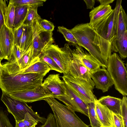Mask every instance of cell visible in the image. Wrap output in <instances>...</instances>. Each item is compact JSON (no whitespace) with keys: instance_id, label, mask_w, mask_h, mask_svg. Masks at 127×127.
Returning <instances> with one entry per match:
<instances>
[{"instance_id":"6da1fadb","label":"cell","mask_w":127,"mask_h":127,"mask_svg":"<svg viewBox=\"0 0 127 127\" xmlns=\"http://www.w3.org/2000/svg\"><path fill=\"white\" fill-rule=\"evenodd\" d=\"M70 30L81 46L89 52L101 66L107 68V61L112 53L118 52L116 45L98 34L89 23L78 24Z\"/></svg>"},{"instance_id":"7a4b0ae2","label":"cell","mask_w":127,"mask_h":127,"mask_svg":"<svg viewBox=\"0 0 127 127\" xmlns=\"http://www.w3.org/2000/svg\"><path fill=\"white\" fill-rule=\"evenodd\" d=\"M0 88L6 94L35 88L42 85L44 76L35 73L20 74L8 62L1 64Z\"/></svg>"},{"instance_id":"3957f363","label":"cell","mask_w":127,"mask_h":127,"mask_svg":"<svg viewBox=\"0 0 127 127\" xmlns=\"http://www.w3.org/2000/svg\"><path fill=\"white\" fill-rule=\"evenodd\" d=\"M51 107L54 115L57 127H89L74 112L61 104L53 97L43 100Z\"/></svg>"},{"instance_id":"277c9868","label":"cell","mask_w":127,"mask_h":127,"mask_svg":"<svg viewBox=\"0 0 127 127\" xmlns=\"http://www.w3.org/2000/svg\"><path fill=\"white\" fill-rule=\"evenodd\" d=\"M107 68L116 89L123 96H127V68L123 61L117 54L113 53L108 59Z\"/></svg>"},{"instance_id":"5b68a950","label":"cell","mask_w":127,"mask_h":127,"mask_svg":"<svg viewBox=\"0 0 127 127\" xmlns=\"http://www.w3.org/2000/svg\"><path fill=\"white\" fill-rule=\"evenodd\" d=\"M1 100L6 106L8 111L13 116L15 121L23 120L27 113L43 124L46 121L45 118L34 112L26 102L13 98L8 94L2 92Z\"/></svg>"},{"instance_id":"8992f818","label":"cell","mask_w":127,"mask_h":127,"mask_svg":"<svg viewBox=\"0 0 127 127\" xmlns=\"http://www.w3.org/2000/svg\"><path fill=\"white\" fill-rule=\"evenodd\" d=\"M121 3V0H117L115 8L112 12L97 24L92 27L100 35L116 45L117 18Z\"/></svg>"},{"instance_id":"52a82bcc","label":"cell","mask_w":127,"mask_h":127,"mask_svg":"<svg viewBox=\"0 0 127 127\" xmlns=\"http://www.w3.org/2000/svg\"><path fill=\"white\" fill-rule=\"evenodd\" d=\"M63 81L72 88L87 104L97 99L93 92L94 87L82 79L73 76L68 73H63Z\"/></svg>"},{"instance_id":"ba28073f","label":"cell","mask_w":127,"mask_h":127,"mask_svg":"<svg viewBox=\"0 0 127 127\" xmlns=\"http://www.w3.org/2000/svg\"><path fill=\"white\" fill-rule=\"evenodd\" d=\"M55 62L63 71L67 73L72 60V51L67 44L63 48H60L58 45L52 44L43 50Z\"/></svg>"},{"instance_id":"9c48e42d","label":"cell","mask_w":127,"mask_h":127,"mask_svg":"<svg viewBox=\"0 0 127 127\" xmlns=\"http://www.w3.org/2000/svg\"><path fill=\"white\" fill-rule=\"evenodd\" d=\"M38 21H34L32 24V46L35 58L37 57L42 51L54 42L52 32L46 31L42 28L39 24Z\"/></svg>"},{"instance_id":"30bf717a","label":"cell","mask_w":127,"mask_h":127,"mask_svg":"<svg viewBox=\"0 0 127 127\" xmlns=\"http://www.w3.org/2000/svg\"><path fill=\"white\" fill-rule=\"evenodd\" d=\"M64 84L66 91L65 95L55 98L63 102L72 111L80 113L89 117L87 104L74 90L65 82Z\"/></svg>"},{"instance_id":"8fae6325","label":"cell","mask_w":127,"mask_h":127,"mask_svg":"<svg viewBox=\"0 0 127 127\" xmlns=\"http://www.w3.org/2000/svg\"><path fill=\"white\" fill-rule=\"evenodd\" d=\"M12 97L26 102H32L53 97L52 94L42 85L35 88L8 94Z\"/></svg>"},{"instance_id":"7c38bea8","label":"cell","mask_w":127,"mask_h":127,"mask_svg":"<svg viewBox=\"0 0 127 127\" xmlns=\"http://www.w3.org/2000/svg\"><path fill=\"white\" fill-rule=\"evenodd\" d=\"M90 75L95 88L101 90L103 93L107 91L114 84L109 72L105 68L102 67L90 72Z\"/></svg>"},{"instance_id":"4fadbf2b","label":"cell","mask_w":127,"mask_h":127,"mask_svg":"<svg viewBox=\"0 0 127 127\" xmlns=\"http://www.w3.org/2000/svg\"><path fill=\"white\" fill-rule=\"evenodd\" d=\"M42 86L50 92L54 98L65 95L64 82L60 79L59 74L49 75L42 82Z\"/></svg>"},{"instance_id":"5bb4252c","label":"cell","mask_w":127,"mask_h":127,"mask_svg":"<svg viewBox=\"0 0 127 127\" xmlns=\"http://www.w3.org/2000/svg\"><path fill=\"white\" fill-rule=\"evenodd\" d=\"M0 45L4 56V59L10 60L13 47V30L4 25L0 30Z\"/></svg>"},{"instance_id":"9a60e30c","label":"cell","mask_w":127,"mask_h":127,"mask_svg":"<svg viewBox=\"0 0 127 127\" xmlns=\"http://www.w3.org/2000/svg\"><path fill=\"white\" fill-rule=\"evenodd\" d=\"M72 59L68 73L73 77L85 80L95 87V84L90 77L89 70L77 57L72 54Z\"/></svg>"},{"instance_id":"2e32d148","label":"cell","mask_w":127,"mask_h":127,"mask_svg":"<svg viewBox=\"0 0 127 127\" xmlns=\"http://www.w3.org/2000/svg\"><path fill=\"white\" fill-rule=\"evenodd\" d=\"M76 48L72 51V54L77 57L90 73L100 68L101 66L95 58L89 53L84 51L82 47L75 45Z\"/></svg>"},{"instance_id":"e0dca14e","label":"cell","mask_w":127,"mask_h":127,"mask_svg":"<svg viewBox=\"0 0 127 127\" xmlns=\"http://www.w3.org/2000/svg\"><path fill=\"white\" fill-rule=\"evenodd\" d=\"M10 65L14 68L19 74L35 73L45 76L51 69L45 62L39 60L32 64L27 68L20 70L15 64L8 62Z\"/></svg>"},{"instance_id":"ac0fdd59","label":"cell","mask_w":127,"mask_h":127,"mask_svg":"<svg viewBox=\"0 0 127 127\" xmlns=\"http://www.w3.org/2000/svg\"><path fill=\"white\" fill-rule=\"evenodd\" d=\"M113 9L110 5H99L94 8L89 13L90 25L92 27L95 26L107 17Z\"/></svg>"},{"instance_id":"d6986e66","label":"cell","mask_w":127,"mask_h":127,"mask_svg":"<svg viewBox=\"0 0 127 127\" xmlns=\"http://www.w3.org/2000/svg\"><path fill=\"white\" fill-rule=\"evenodd\" d=\"M95 108L101 127H115L112 112L106 106L99 103L96 99L95 102Z\"/></svg>"},{"instance_id":"ffe728a7","label":"cell","mask_w":127,"mask_h":127,"mask_svg":"<svg viewBox=\"0 0 127 127\" xmlns=\"http://www.w3.org/2000/svg\"><path fill=\"white\" fill-rule=\"evenodd\" d=\"M97 100L100 104L106 106L113 113L121 115L122 99L107 95L103 96Z\"/></svg>"},{"instance_id":"44dd1931","label":"cell","mask_w":127,"mask_h":127,"mask_svg":"<svg viewBox=\"0 0 127 127\" xmlns=\"http://www.w3.org/2000/svg\"><path fill=\"white\" fill-rule=\"evenodd\" d=\"M33 40L32 24L31 26H24L19 46L20 48L23 52H26L32 45Z\"/></svg>"},{"instance_id":"7402d4cb","label":"cell","mask_w":127,"mask_h":127,"mask_svg":"<svg viewBox=\"0 0 127 127\" xmlns=\"http://www.w3.org/2000/svg\"><path fill=\"white\" fill-rule=\"evenodd\" d=\"M39 60L38 56L35 58L34 56L32 45L18 60L12 63L16 64L20 70H22Z\"/></svg>"},{"instance_id":"603a6c76","label":"cell","mask_w":127,"mask_h":127,"mask_svg":"<svg viewBox=\"0 0 127 127\" xmlns=\"http://www.w3.org/2000/svg\"><path fill=\"white\" fill-rule=\"evenodd\" d=\"M127 16L122 5H121L118 14L116 39L119 38L126 31H127Z\"/></svg>"},{"instance_id":"cb8c5ba5","label":"cell","mask_w":127,"mask_h":127,"mask_svg":"<svg viewBox=\"0 0 127 127\" xmlns=\"http://www.w3.org/2000/svg\"><path fill=\"white\" fill-rule=\"evenodd\" d=\"M13 28L16 29L23 24L28 11L29 7L27 5L15 6Z\"/></svg>"},{"instance_id":"d4e9b609","label":"cell","mask_w":127,"mask_h":127,"mask_svg":"<svg viewBox=\"0 0 127 127\" xmlns=\"http://www.w3.org/2000/svg\"><path fill=\"white\" fill-rule=\"evenodd\" d=\"M116 47L121 59L127 57V31L118 39H116Z\"/></svg>"},{"instance_id":"484cf974","label":"cell","mask_w":127,"mask_h":127,"mask_svg":"<svg viewBox=\"0 0 127 127\" xmlns=\"http://www.w3.org/2000/svg\"><path fill=\"white\" fill-rule=\"evenodd\" d=\"M15 6L13 3L9 2L5 11V25L9 28L12 29L13 28Z\"/></svg>"},{"instance_id":"4316f807","label":"cell","mask_w":127,"mask_h":127,"mask_svg":"<svg viewBox=\"0 0 127 127\" xmlns=\"http://www.w3.org/2000/svg\"><path fill=\"white\" fill-rule=\"evenodd\" d=\"M90 125L92 127H101L100 123L96 112L95 102H92L87 104Z\"/></svg>"},{"instance_id":"83f0119b","label":"cell","mask_w":127,"mask_h":127,"mask_svg":"<svg viewBox=\"0 0 127 127\" xmlns=\"http://www.w3.org/2000/svg\"><path fill=\"white\" fill-rule=\"evenodd\" d=\"M37 8L29 7L26 16L23 23V25L31 26L32 25L34 21H39L42 19L37 13Z\"/></svg>"},{"instance_id":"f1b7e54d","label":"cell","mask_w":127,"mask_h":127,"mask_svg":"<svg viewBox=\"0 0 127 127\" xmlns=\"http://www.w3.org/2000/svg\"><path fill=\"white\" fill-rule=\"evenodd\" d=\"M38 56L39 60L46 63L50 67L51 70H53L61 73H63L54 60L44 51H42Z\"/></svg>"},{"instance_id":"f546056e","label":"cell","mask_w":127,"mask_h":127,"mask_svg":"<svg viewBox=\"0 0 127 127\" xmlns=\"http://www.w3.org/2000/svg\"><path fill=\"white\" fill-rule=\"evenodd\" d=\"M46 0H10L15 6L27 5L31 8H37L42 6Z\"/></svg>"},{"instance_id":"4dcf8cb0","label":"cell","mask_w":127,"mask_h":127,"mask_svg":"<svg viewBox=\"0 0 127 127\" xmlns=\"http://www.w3.org/2000/svg\"><path fill=\"white\" fill-rule=\"evenodd\" d=\"M58 31L63 34L66 40L69 42L71 45L75 46L78 45L81 46V45L71 32L70 30L62 26L58 27Z\"/></svg>"},{"instance_id":"1f68e13d","label":"cell","mask_w":127,"mask_h":127,"mask_svg":"<svg viewBox=\"0 0 127 127\" xmlns=\"http://www.w3.org/2000/svg\"><path fill=\"white\" fill-rule=\"evenodd\" d=\"M26 52L21 50L18 46L14 45L12 50L10 60L8 62L13 63L17 61Z\"/></svg>"},{"instance_id":"d6a6232c","label":"cell","mask_w":127,"mask_h":127,"mask_svg":"<svg viewBox=\"0 0 127 127\" xmlns=\"http://www.w3.org/2000/svg\"><path fill=\"white\" fill-rule=\"evenodd\" d=\"M7 112L0 109V127H13L8 117Z\"/></svg>"},{"instance_id":"836d02e7","label":"cell","mask_w":127,"mask_h":127,"mask_svg":"<svg viewBox=\"0 0 127 127\" xmlns=\"http://www.w3.org/2000/svg\"><path fill=\"white\" fill-rule=\"evenodd\" d=\"M122 100L121 115L124 121V127H127V98L126 96H124Z\"/></svg>"},{"instance_id":"e575fe53","label":"cell","mask_w":127,"mask_h":127,"mask_svg":"<svg viewBox=\"0 0 127 127\" xmlns=\"http://www.w3.org/2000/svg\"><path fill=\"white\" fill-rule=\"evenodd\" d=\"M24 27V26L22 25L17 29H12L14 45H16L19 46L20 41L23 34Z\"/></svg>"},{"instance_id":"d590c367","label":"cell","mask_w":127,"mask_h":127,"mask_svg":"<svg viewBox=\"0 0 127 127\" xmlns=\"http://www.w3.org/2000/svg\"><path fill=\"white\" fill-rule=\"evenodd\" d=\"M7 6L6 0H0V30L5 24V15Z\"/></svg>"},{"instance_id":"8d00e7d4","label":"cell","mask_w":127,"mask_h":127,"mask_svg":"<svg viewBox=\"0 0 127 127\" xmlns=\"http://www.w3.org/2000/svg\"><path fill=\"white\" fill-rule=\"evenodd\" d=\"M23 121L28 127H34L37 125L38 122L28 113H26Z\"/></svg>"},{"instance_id":"74e56055","label":"cell","mask_w":127,"mask_h":127,"mask_svg":"<svg viewBox=\"0 0 127 127\" xmlns=\"http://www.w3.org/2000/svg\"><path fill=\"white\" fill-rule=\"evenodd\" d=\"M41 27L46 31L52 32L55 26L52 23L46 19H42L38 21Z\"/></svg>"},{"instance_id":"f35d334b","label":"cell","mask_w":127,"mask_h":127,"mask_svg":"<svg viewBox=\"0 0 127 127\" xmlns=\"http://www.w3.org/2000/svg\"><path fill=\"white\" fill-rule=\"evenodd\" d=\"M40 127H57L54 114L49 113L47 116L45 123Z\"/></svg>"},{"instance_id":"ab89813d","label":"cell","mask_w":127,"mask_h":127,"mask_svg":"<svg viewBox=\"0 0 127 127\" xmlns=\"http://www.w3.org/2000/svg\"><path fill=\"white\" fill-rule=\"evenodd\" d=\"M115 127H124V121L121 115L112 112Z\"/></svg>"},{"instance_id":"60d3db41","label":"cell","mask_w":127,"mask_h":127,"mask_svg":"<svg viewBox=\"0 0 127 127\" xmlns=\"http://www.w3.org/2000/svg\"><path fill=\"white\" fill-rule=\"evenodd\" d=\"M87 9H91L94 8L95 2V0H84Z\"/></svg>"},{"instance_id":"b9f144b4","label":"cell","mask_w":127,"mask_h":127,"mask_svg":"<svg viewBox=\"0 0 127 127\" xmlns=\"http://www.w3.org/2000/svg\"><path fill=\"white\" fill-rule=\"evenodd\" d=\"M114 0H98L100 4V5H106L109 4H110L112 3Z\"/></svg>"},{"instance_id":"7bdbcfd3","label":"cell","mask_w":127,"mask_h":127,"mask_svg":"<svg viewBox=\"0 0 127 127\" xmlns=\"http://www.w3.org/2000/svg\"><path fill=\"white\" fill-rule=\"evenodd\" d=\"M15 127H28L24 123L23 120L15 121Z\"/></svg>"},{"instance_id":"ee69618b","label":"cell","mask_w":127,"mask_h":127,"mask_svg":"<svg viewBox=\"0 0 127 127\" xmlns=\"http://www.w3.org/2000/svg\"><path fill=\"white\" fill-rule=\"evenodd\" d=\"M4 56L0 45V63L4 59Z\"/></svg>"},{"instance_id":"f6af8a7d","label":"cell","mask_w":127,"mask_h":127,"mask_svg":"<svg viewBox=\"0 0 127 127\" xmlns=\"http://www.w3.org/2000/svg\"><path fill=\"white\" fill-rule=\"evenodd\" d=\"M1 64L0 63V78L1 75Z\"/></svg>"},{"instance_id":"bcb514c9","label":"cell","mask_w":127,"mask_h":127,"mask_svg":"<svg viewBox=\"0 0 127 127\" xmlns=\"http://www.w3.org/2000/svg\"></svg>"}]
</instances>
